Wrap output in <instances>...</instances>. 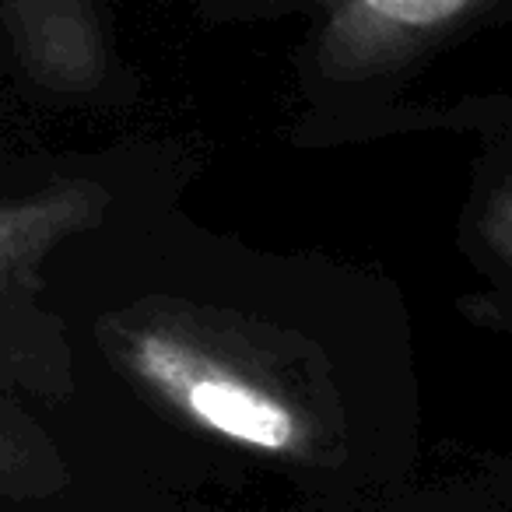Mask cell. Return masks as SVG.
Listing matches in <instances>:
<instances>
[{
    "instance_id": "6da1fadb",
    "label": "cell",
    "mask_w": 512,
    "mask_h": 512,
    "mask_svg": "<svg viewBox=\"0 0 512 512\" xmlns=\"http://www.w3.org/2000/svg\"><path fill=\"white\" fill-rule=\"evenodd\" d=\"M127 365L186 418L242 446L264 453H292L302 442V425L288 404L264 386L242 379L235 369L193 351L162 330H137L127 337Z\"/></svg>"
},
{
    "instance_id": "277c9868",
    "label": "cell",
    "mask_w": 512,
    "mask_h": 512,
    "mask_svg": "<svg viewBox=\"0 0 512 512\" xmlns=\"http://www.w3.org/2000/svg\"><path fill=\"white\" fill-rule=\"evenodd\" d=\"M99 204V190L85 183L50 186L36 197L0 204V288L36 264L57 239L85 225Z\"/></svg>"
},
{
    "instance_id": "3957f363",
    "label": "cell",
    "mask_w": 512,
    "mask_h": 512,
    "mask_svg": "<svg viewBox=\"0 0 512 512\" xmlns=\"http://www.w3.org/2000/svg\"><path fill=\"white\" fill-rule=\"evenodd\" d=\"M288 4L323 8L327 60L341 67H376L463 22L488 0H288Z\"/></svg>"
},
{
    "instance_id": "7a4b0ae2",
    "label": "cell",
    "mask_w": 512,
    "mask_h": 512,
    "mask_svg": "<svg viewBox=\"0 0 512 512\" xmlns=\"http://www.w3.org/2000/svg\"><path fill=\"white\" fill-rule=\"evenodd\" d=\"M0 25L39 85L85 92L106 74L99 0H0Z\"/></svg>"
}]
</instances>
